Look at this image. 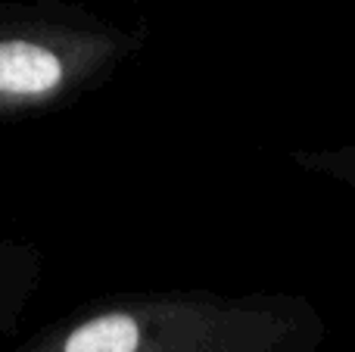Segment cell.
Masks as SVG:
<instances>
[{"instance_id": "cell-1", "label": "cell", "mask_w": 355, "mask_h": 352, "mask_svg": "<svg viewBox=\"0 0 355 352\" xmlns=\"http://www.w3.org/2000/svg\"><path fill=\"white\" fill-rule=\"evenodd\" d=\"M62 81V62L41 44L0 41V94H35L53 91Z\"/></svg>"}, {"instance_id": "cell-2", "label": "cell", "mask_w": 355, "mask_h": 352, "mask_svg": "<svg viewBox=\"0 0 355 352\" xmlns=\"http://www.w3.org/2000/svg\"><path fill=\"white\" fill-rule=\"evenodd\" d=\"M137 343H141L137 322L131 315L112 312L72 331L62 352H137Z\"/></svg>"}]
</instances>
